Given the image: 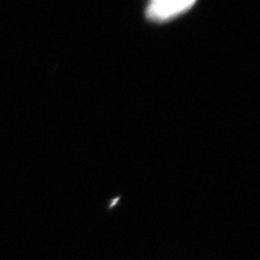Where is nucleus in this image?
Wrapping results in <instances>:
<instances>
[{"label":"nucleus","mask_w":260,"mask_h":260,"mask_svg":"<svg viewBox=\"0 0 260 260\" xmlns=\"http://www.w3.org/2000/svg\"><path fill=\"white\" fill-rule=\"evenodd\" d=\"M195 5L194 0H154L145 9L146 19L162 23L178 18Z\"/></svg>","instance_id":"nucleus-1"}]
</instances>
